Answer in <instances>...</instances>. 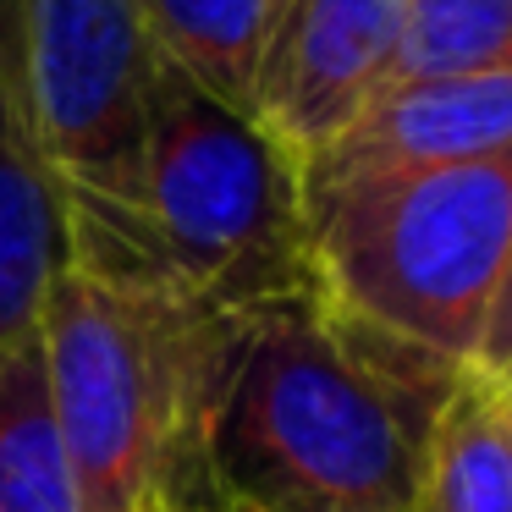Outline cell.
<instances>
[{
  "mask_svg": "<svg viewBox=\"0 0 512 512\" xmlns=\"http://www.w3.org/2000/svg\"><path fill=\"white\" fill-rule=\"evenodd\" d=\"M441 369L320 287L204 320L177 512H408Z\"/></svg>",
  "mask_w": 512,
  "mask_h": 512,
  "instance_id": "6da1fadb",
  "label": "cell"
},
{
  "mask_svg": "<svg viewBox=\"0 0 512 512\" xmlns=\"http://www.w3.org/2000/svg\"><path fill=\"white\" fill-rule=\"evenodd\" d=\"M67 265L193 314H237L314 287L303 166L254 122L160 61L138 210L67 204Z\"/></svg>",
  "mask_w": 512,
  "mask_h": 512,
  "instance_id": "7a4b0ae2",
  "label": "cell"
},
{
  "mask_svg": "<svg viewBox=\"0 0 512 512\" xmlns=\"http://www.w3.org/2000/svg\"><path fill=\"white\" fill-rule=\"evenodd\" d=\"M309 254L342 320L441 369H479L512 265V149L325 204L309 215Z\"/></svg>",
  "mask_w": 512,
  "mask_h": 512,
  "instance_id": "3957f363",
  "label": "cell"
},
{
  "mask_svg": "<svg viewBox=\"0 0 512 512\" xmlns=\"http://www.w3.org/2000/svg\"><path fill=\"white\" fill-rule=\"evenodd\" d=\"M204 320L160 292H133L67 265L45 298L56 430L78 512H177Z\"/></svg>",
  "mask_w": 512,
  "mask_h": 512,
  "instance_id": "277c9868",
  "label": "cell"
},
{
  "mask_svg": "<svg viewBox=\"0 0 512 512\" xmlns=\"http://www.w3.org/2000/svg\"><path fill=\"white\" fill-rule=\"evenodd\" d=\"M160 50L133 0H23V105L61 199L138 210Z\"/></svg>",
  "mask_w": 512,
  "mask_h": 512,
  "instance_id": "5b68a950",
  "label": "cell"
},
{
  "mask_svg": "<svg viewBox=\"0 0 512 512\" xmlns=\"http://www.w3.org/2000/svg\"><path fill=\"white\" fill-rule=\"evenodd\" d=\"M408 0H292L254 78L248 116L298 166L386 94Z\"/></svg>",
  "mask_w": 512,
  "mask_h": 512,
  "instance_id": "8992f818",
  "label": "cell"
},
{
  "mask_svg": "<svg viewBox=\"0 0 512 512\" xmlns=\"http://www.w3.org/2000/svg\"><path fill=\"white\" fill-rule=\"evenodd\" d=\"M501 149H512V78L402 83L303 166V210L314 215L375 182L468 166Z\"/></svg>",
  "mask_w": 512,
  "mask_h": 512,
  "instance_id": "52a82bcc",
  "label": "cell"
},
{
  "mask_svg": "<svg viewBox=\"0 0 512 512\" xmlns=\"http://www.w3.org/2000/svg\"><path fill=\"white\" fill-rule=\"evenodd\" d=\"M72 259V226L23 105V0H0V358L39 342L45 298Z\"/></svg>",
  "mask_w": 512,
  "mask_h": 512,
  "instance_id": "ba28073f",
  "label": "cell"
},
{
  "mask_svg": "<svg viewBox=\"0 0 512 512\" xmlns=\"http://www.w3.org/2000/svg\"><path fill=\"white\" fill-rule=\"evenodd\" d=\"M408 512H512L507 391L485 369H463L435 408Z\"/></svg>",
  "mask_w": 512,
  "mask_h": 512,
  "instance_id": "9c48e42d",
  "label": "cell"
},
{
  "mask_svg": "<svg viewBox=\"0 0 512 512\" xmlns=\"http://www.w3.org/2000/svg\"><path fill=\"white\" fill-rule=\"evenodd\" d=\"M160 61L248 116L254 78L292 0H133Z\"/></svg>",
  "mask_w": 512,
  "mask_h": 512,
  "instance_id": "30bf717a",
  "label": "cell"
},
{
  "mask_svg": "<svg viewBox=\"0 0 512 512\" xmlns=\"http://www.w3.org/2000/svg\"><path fill=\"white\" fill-rule=\"evenodd\" d=\"M0 512H78L39 342L0 358Z\"/></svg>",
  "mask_w": 512,
  "mask_h": 512,
  "instance_id": "8fae6325",
  "label": "cell"
},
{
  "mask_svg": "<svg viewBox=\"0 0 512 512\" xmlns=\"http://www.w3.org/2000/svg\"><path fill=\"white\" fill-rule=\"evenodd\" d=\"M435 78H512V0H408L386 94Z\"/></svg>",
  "mask_w": 512,
  "mask_h": 512,
  "instance_id": "7c38bea8",
  "label": "cell"
},
{
  "mask_svg": "<svg viewBox=\"0 0 512 512\" xmlns=\"http://www.w3.org/2000/svg\"><path fill=\"white\" fill-rule=\"evenodd\" d=\"M512 364V265H507V281L496 292V309H490V325H485V347H479V369L485 375H501Z\"/></svg>",
  "mask_w": 512,
  "mask_h": 512,
  "instance_id": "4fadbf2b",
  "label": "cell"
},
{
  "mask_svg": "<svg viewBox=\"0 0 512 512\" xmlns=\"http://www.w3.org/2000/svg\"><path fill=\"white\" fill-rule=\"evenodd\" d=\"M496 380H501V386H507V391H512V364H507V369H501V375H496Z\"/></svg>",
  "mask_w": 512,
  "mask_h": 512,
  "instance_id": "5bb4252c",
  "label": "cell"
},
{
  "mask_svg": "<svg viewBox=\"0 0 512 512\" xmlns=\"http://www.w3.org/2000/svg\"><path fill=\"white\" fill-rule=\"evenodd\" d=\"M501 391H507V386H501ZM507 424H512V391H507Z\"/></svg>",
  "mask_w": 512,
  "mask_h": 512,
  "instance_id": "9a60e30c",
  "label": "cell"
}]
</instances>
